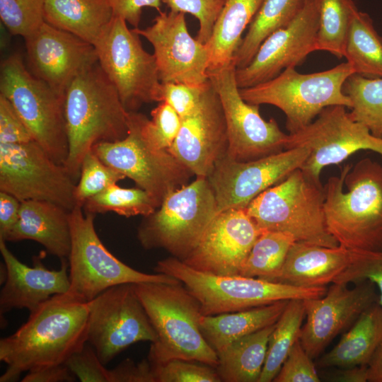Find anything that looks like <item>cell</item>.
Masks as SVG:
<instances>
[{
    "label": "cell",
    "mask_w": 382,
    "mask_h": 382,
    "mask_svg": "<svg viewBox=\"0 0 382 382\" xmlns=\"http://www.w3.org/2000/svg\"><path fill=\"white\" fill-rule=\"evenodd\" d=\"M88 318V303L66 294L52 296L30 312L24 324L0 340V360L6 364L0 382L65 364L87 342Z\"/></svg>",
    "instance_id": "obj_1"
},
{
    "label": "cell",
    "mask_w": 382,
    "mask_h": 382,
    "mask_svg": "<svg viewBox=\"0 0 382 382\" xmlns=\"http://www.w3.org/2000/svg\"><path fill=\"white\" fill-rule=\"evenodd\" d=\"M323 189L326 226L339 245L382 251V165L370 158L346 164Z\"/></svg>",
    "instance_id": "obj_2"
},
{
    "label": "cell",
    "mask_w": 382,
    "mask_h": 382,
    "mask_svg": "<svg viewBox=\"0 0 382 382\" xmlns=\"http://www.w3.org/2000/svg\"><path fill=\"white\" fill-rule=\"evenodd\" d=\"M64 108L69 142L64 166L76 181L81 162L93 146L126 137L129 112L98 62L71 82Z\"/></svg>",
    "instance_id": "obj_3"
},
{
    "label": "cell",
    "mask_w": 382,
    "mask_h": 382,
    "mask_svg": "<svg viewBox=\"0 0 382 382\" xmlns=\"http://www.w3.org/2000/svg\"><path fill=\"white\" fill-rule=\"evenodd\" d=\"M134 289L156 333L148 354L151 364L180 359L217 366V353L200 329L199 303L182 283L143 282Z\"/></svg>",
    "instance_id": "obj_4"
},
{
    "label": "cell",
    "mask_w": 382,
    "mask_h": 382,
    "mask_svg": "<svg viewBox=\"0 0 382 382\" xmlns=\"http://www.w3.org/2000/svg\"><path fill=\"white\" fill-rule=\"evenodd\" d=\"M156 273L177 279L199 301L204 316L250 309L279 301L323 296L326 286L303 288L241 275H217L193 269L180 259L157 262Z\"/></svg>",
    "instance_id": "obj_5"
},
{
    "label": "cell",
    "mask_w": 382,
    "mask_h": 382,
    "mask_svg": "<svg viewBox=\"0 0 382 382\" xmlns=\"http://www.w3.org/2000/svg\"><path fill=\"white\" fill-rule=\"evenodd\" d=\"M323 203L322 184L298 168L259 195L245 209L262 231L286 233L297 242L337 247L326 226Z\"/></svg>",
    "instance_id": "obj_6"
},
{
    "label": "cell",
    "mask_w": 382,
    "mask_h": 382,
    "mask_svg": "<svg viewBox=\"0 0 382 382\" xmlns=\"http://www.w3.org/2000/svg\"><path fill=\"white\" fill-rule=\"evenodd\" d=\"M354 71L347 62L311 74H301L296 67L284 69L274 78L257 85L239 88L242 98L250 104L271 105L286 116L289 134L310 124L325 108L352 107L343 86Z\"/></svg>",
    "instance_id": "obj_7"
},
{
    "label": "cell",
    "mask_w": 382,
    "mask_h": 382,
    "mask_svg": "<svg viewBox=\"0 0 382 382\" xmlns=\"http://www.w3.org/2000/svg\"><path fill=\"white\" fill-rule=\"evenodd\" d=\"M218 213L215 195L207 178L196 177L168 193L159 207L144 216L137 238L145 249L162 248L183 260Z\"/></svg>",
    "instance_id": "obj_8"
},
{
    "label": "cell",
    "mask_w": 382,
    "mask_h": 382,
    "mask_svg": "<svg viewBox=\"0 0 382 382\" xmlns=\"http://www.w3.org/2000/svg\"><path fill=\"white\" fill-rule=\"evenodd\" d=\"M95 214L76 205L69 213L71 250L69 259V297L88 302L106 289L123 284L180 283L165 274L137 270L114 256L103 245L94 226Z\"/></svg>",
    "instance_id": "obj_9"
},
{
    "label": "cell",
    "mask_w": 382,
    "mask_h": 382,
    "mask_svg": "<svg viewBox=\"0 0 382 382\" xmlns=\"http://www.w3.org/2000/svg\"><path fill=\"white\" fill-rule=\"evenodd\" d=\"M0 94L11 103L33 140L55 162L64 165L69 152L64 96L35 76L19 54L1 63Z\"/></svg>",
    "instance_id": "obj_10"
},
{
    "label": "cell",
    "mask_w": 382,
    "mask_h": 382,
    "mask_svg": "<svg viewBox=\"0 0 382 382\" xmlns=\"http://www.w3.org/2000/svg\"><path fill=\"white\" fill-rule=\"evenodd\" d=\"M145 115L128 113V132L122 139L100 142L92 148L106 165L150 193L159 207L170 192L187 184L193 174L168 150L153 146L142 133Z\"/></svg>",
    "instance_id": "obj_11"
},
{
    "label": "cell",
    "mask_w": 382,
    "mask_h": 382,
    "mask_svg": "<svg viewBox=\"0 0 382 382\" xmlns=\"http://www.w3.org/2000/svg\"><path fill=\"white\" fill-rule=\"evenodd\" d=\"M94 47L100 68L127 112L158 102L161 82L155 56L144 49L140 35L123 18L115 16Z\"/></svg>",
    "instance_id": "obj_12"
},
{
    "label": "cell",
    "mask_w": 382,
    "mask_h": 382,
    "mask_svg": "<svg viewBox=\"0 0 382 382\" xmlns=\"http://www.w3.org/2000/svg\"><path fill=\"white\" fill-rule=\"evenodd\" d=\"M76 181L34 140L0 144V191L21 202L40 200L71 211L76 206Z\"/></svg>",
    "instance_id": "obj_13"
},
{
    "label": "cell",
    "mask_w": 382,
    "mask_h": 382,
    "mask_svg": "<svg viewBox=\"0 0 382 382\" xmlns=\"http://www.w3.org/2000/svg\"><path fill=\"white\" fill-rule=\"evenodd\" d=\"M87 303V342L105 365L136 342L156 340L134 284L110 287Z\"/></svg>",
    "instance_id": "obj_14"
},
{
    "label": "cell",
    "mask_w": 382,
    "mask_h": 382,
    "mask_svg": "<svg viewBox=\"0 0 382 382\" xmlns=\"http://www.w3.org/2000/svg\"><path fill=\"white\" fill-rule=\"evenodd\" d=\"M299 146L310 150L301 169L317 183H321L323 168L338 165L359 151L370 150L382 156V138L353 120L342 105L325 108L307 126L288 134L285 149Z\"/></svg>",
    "instance_id": "obj_15"
},
{
    "label": "cell",
    "mask_w": 382,
    "mask_h": 382,
    "mask_svg": "<svg viewBox=\"0 0 382 382\" xmlns=\"http://www.w3.org/2000/svg\"><path fill=\"white\" fill-rule=\"evenodd\" d=\"M232 64L209 72L224 113L228 149L226 155L238 161H248L285 149L288 134L283 132L274 119L265 120L260 105L245 101L235 77Z\"/></svg>",
    "instance_id": "obj_16"
},
{
    "label": "cell",
    "mask_w": 382,
    "mask_h": 382,
    "mask_svg": "<svg viewBox=\"0 0 382 382\" xmlns=\"http://www.w3.org/2000/svg\"><path fill=\"white\" fill-rule=\"evenodd\" d=\"M310 150L294 147L248 161L226 154L207 178L215 195L218 212L246 209L262 192L301 168Z\"/></svg>",
    "instance_id": "obj_17"
},
{
    "label": "cell",
    "mask_w": 382,
    "mask_h": 382,
    "mask_svg": "<svg viewBox=\"0 0 382 382\" xmlns=\"http://www.w3.org/2000/svg\"><path fill=\"white\" fill-rule=\"evenodd\" d=\"M185 14L160 11L146 28H133L154 48L161 83L202 86L209 81V51L189 33Z\"/></svg>",
    "instance_id": "obj_18"
},
{
    "label": "cell",
    "mask_w": 382,
    "mask_h": 382,
    "mask_svg": "<svg viewBox=\"0 0 382 382\" xmlns=\"http://www.w3.org/2000/svg\"><path fill=\"white\" fill-rule=\"evenodd\" d=\"M335 282L319 298L304 300L306 323L300 342L312 359L319 357L339 334L347 330L368 308L378 302L376 286L369 280Z\"/></svg>",
    "instance_id": "obj_19"
},
{
    "label": "cell",
    "mask_w": 382,
    "mask_h": 382,
    "mask_svg": "<svg viewBox=\"0 0 382 382\" xmlns=\"http://www.w3.org/2000/svg\"><path fill=\"white\" fill-rule=\"evenodd\" d=\"M318 28L316 0H305L294 18L270 34L246 66L236 69L238 88H249L267 81L284 69L303 63L309 54L316 51Z\"/></svg>",
    "instance_id": "obj_20"
},
{
    "label": "cell",
    "mask_w": 382,
    "mask_h": 382,
    "mask_svg": "<svg viewBox=\"0 0 382 382\" xmlns=\"http://www.w3.org/2000/svg\"><path fill=\"white\" fill-rule=\"evenodd\" d=\"M262 232L245 209L219 212L197 246L182 261L206 273L239 275Z\"/></svg>",
    "instance_id": "obj_21"
},
{
    "label": "cell",
    "mask_w": 382,
    "mask_h": 382,
    "mask_svg": "<svg viewBox=\"0 0 382 382\" xmlns=\"http://www.w3.org/2000/svg\"><path fill=\"white\" fill-rule=\"evenodd\" d=\"M24 39L30 71L62 96L77 76L98 63L93 45L45 22Z\"/></svg>",
    "instance_id": "obj_22"
},
{
    "label": "cell",
    "mask_w": 382,
    "mask_h": 382,
    "mask_svg": "<svg viewBox=\"0 0 382 382\" xmlns=\"http://www.w3.org/2000/svg\"><path fill=\"white\" fill-rule=\"evenodd\" d=\"M227 149L224 113L210 81L197 109L182 118L178 136L168 151L196 177L207 178Z\"/></svg>",
    "instance_id": "obj_23"
},
{
    "label": "cell",
    "mask_w": 382,
    "mask_h": 382,
    "mask_svg": "<svg viewBox=\"0 0 382 382\" xmlns=\"http://www.w3.org/2000/svg\"><path fill=\"white\" fill-rule=\"evenodd\" d=\"M0 238V252L4 262L5 279L0 291V314L16 308L30 312L53 296L63 294L69 288V262L61 260L58 270L47 269L40 254L33 260V267L21 262Z\"/></svg>",
    "instance_id": "obj_24"
},
{
    "label": "cell",
    "mask_w": 382,
    "mask_h": 382,
    "mask_svg": "<svg viewBox=\"0 0 382 382\" xmlns=\"http://www.w3.org/2000/svg\"><path fill=\"white\" fill-rule=\"evenodd\" d=\"M352 250L295 241L273 282L303 288L333 283L352 260Z\"/></svg>",
    "instance_id": "obj_25"
},
{
    "label": "cell",
    "mask_w": 382,
    "mask_h": 382,
    "mask_svg": "<svg viewBox=\"0 0 382 382\" xmlns=\"http://www.w3.org/2000/svg\"><path fill=\"white\" fill-rule=\"evenodd\" d=\"M69 213L50 202L22 201L18 221L3 240L34 241L50 255L61 260L68 258L71 250Z\"/></svg>",
    "instance_id": "obj_26"
},
{
    "label": "cell",
    "mask_w": 382,
    "mask_h": 382,
    "mask_svg": "<svg viewBox=\"0 0 382 382\" xmlns=\"http://www.w3.org/2000/svg\"><path fill=\"white\" fill-rule=\"evenodd\" d=\"M382 344V306L378 302L364 311L340 340L318 361L320 368L368 366Z\"/></svg>",
    "instance_id": "obj_27"
},
{
    "label": "cell",
    "mask_w": 382,
    "mask_h": 382,
    "mask_svg": "<svg viewBox=\"0 0 382 382\" xmlns=\"http://www.w3.org/2000/svg\"><path fill=\"white\" fill-rule=\"evenodd\" d=\"M114 14L108 0H45L44 21L95 46Z\"/></svg>",
    "instance_id": "obj_28"
},
{
    "label": "cell",
    "mask_w": 382,
    "mask_h": 382,
    "mask_svg": "<svg viewBox=\"0 0 382 382\" xmlns=\"http://www.w3.org/2000/svg\"><path fill=\"white\" fill-rule=\"evenodd\" d=\"M289 301L232 313L204 316L200 329L209 345L219 352L232 342L265 327L274 325Z\"/></svg>",
    "instance_id": "obj_29"
},
{
    "label": "cell",
    "mask_w": 382,
    "mask_h": 382,
    "mask_svg": "<svg viewBox=\"0 0 382 382\" xmlns=\"http://www.w3.org/2000/svg\"><path fill=\"white\" fill-rule=\"evenodd\" d=\"M264 0H225L210 40L208 73L233 64L242 35L257 13Z\"/></svg>",
    "instance_id": "obj_30"
},
{
    "label": "cell",
    "mask_w": 382,
    "mask_h": 382,
    "mask_svg": "<svg viewBox=\"0 0 382 382\" xmlns=\"http://www.w3.org/2000/svg\"><path fill=\"white\" fill-rule=\"evenodd\" d=\"M275 323L242 337L217 352L215 369L221 381L257 382Z\"/></svg>",
    "instance_id": "obj_31"
},
{
    "label": "cell",
    "mask_w": 382,
    "mask_h": 382,
    "mask_svg": "<svg viewBox=\"0 0 382 382\" xmlns=\"http://www.w3.org/2000/svg\"><path fill=\"white\" fill-rule=\"evenodd\" d=\"M305 0H264L236 51L233 64L246 66L262 42L272 33L287 25L298 14Z\"/></svg>",
    "instance_id": "obj_32"
},
{
    "label": "cell",
    "mask_w": 382,
    "mask_h": 382,
    "mask_svg": "<svg viewBox=\"0 0 382 382\" xmlns=\"http://www.w3.org/2000/svg\"><path fill=\"white\" fill-rule=\"evenodd\" d=\"M344 57L354 74L367 78H382V37L368 13L358 10L354 15Z\"/></svg>",
    "instance_id": "obj_33"
},
{
    "label": "cell",
    "mask_w": 382,
    "mask_h": 382,
    "mask_svg": "<svg viewBox=\"0 0 382 382\" xmlns=\"http://www.w3.org/2000/svg\"><path fill=\"white\" fill-rule=\"evenodd\" d=\"M305 318L304 300L289 301L270 335L265 361L257 382L273 381L291 349L299 340Z\"/></svg>",
    "instance_id": "obj_34"
},
{
    "label": "cell",
    "mask_w": 382,
    "mask_h": 382,
    "mask_svg": "<svg viewBox=\"0 0 382 382\" xmlns=\"http://www.w3.org/2000/svg\"><path fill=\"white\" fill-rule=\"evenodd\" d=\"M318 28L316 50L330 52L341 59L345 56L352 18L358 11L354 0H316Z\"/></svg>",
    "instance_id": "obj_35"
},
{
    "label": "cell",
    "mask_w": 382,
    "mask_h": 382,
    "mask_svg": "<svg viewBox=\"0 0 382 382\" xmlns=\"http://www.w3.org/2000/svg\"><path fill=\"white\" fill-rule=\"evenodd\" d=\"M295 241L289 233L262 231L253 244L239 275L273 282Z\"/></svg>",
    "instance_id": "obj_36"
},
{
    "label": "cell",
    "mask_w": 382,
    "mask_h": 382,
    "mask_svg": "<svg viewBox=\"0 0 382 382\" xmlns=\"http://www.w3.org/2000/svg\"><path fill=\"white\" fill-rule=\"evenodd\" d=\"M343 91L352 101V118L382 138V78L353 74L345 82Z\"/></svg>",
    "instance_id": "obj_37"
},
{
    "label": "cell",
    "mask_w": 382,
    "mask_h": 382,
    "mask_svg": "<svg viewBox=\"0 0 382 382\" xmlns=\"http://www.w3.org/2000/svg\"><path fill=\"white\" fill-rule=\"evenodd\" d=\"M82 207L85 212L95 215L112 212L130 217L138 215L147 216L159 205L146 190L139 187L124 188L115 183L87 199Z\"/></svg>",
    "instance_id": "obj_38"
},
{
    "label": "cell",
    "mask_w": 382,
    "mask_h": 382,
    "mask_svg": "<svg viewBox=\"0 0 382 382\" xmlns=\"http://www.w3.org/2000/svg\"><path fill=\"white\" fill-rule=\"evenodd\" d=\"M125 178L124 175L104 163L91 149L81 162L75 188L76 205L83 207L87 199Z\"/></svg>",
    "instance_id": "obj_39"
},
{
    "label": "cell",
    "mask_w": 382,
    "mask_h": 382,
    "mask_svg": "<svg viewBox=\"0 0 382 382\" xmlns=\"http://www.w3.org/2000/svg\"><path fill=\"white\" fill-rule=\"evenodd\" d=\"M45 0H0L1 22L14 35L23 38L44 23Z\"/></svg>",
    "instance_id": "obj_40"
},
{
    "label": "cell",
    "mask_w": 382,
    "mask_h": 382,
    "mask_svg": "<svg viewBox=\"0 0 382 382\" xmlns=\"http://www.w3.org/2000/svg\"><path fill=\"white\" fill-rule=\"evenodd\" d=\"M151 120L145 115L142 133L154 147L168 150L179 132L182 119L168 103L161 102L151 112Z\"/></svg>",
    "instance_id": "obj_41"
},
{
    "label": "cell",
    "mask_w": 382,
    "mask_h": 382,
    "mask_svg": "<svg viewBox=\"0 0 382 382\" xmlns=\"http://www.w3.org/2000/svg\"><path fill=\"white\" fill-rule=\"evenodd\" d=\"M156 382H221L214 367L180 359L151 364Z\"/></svg>",
    "instance_id": "obj_42"
},
{
    "label": "cell",
    "mask_w": 382,
    "mask_h": 382,
    "mask_svg": "<svg viewBox=\"0 0 382 382\" xmlns=\"http://www.w3.org/2000/svg\"><path fill=\"white\" fill-rule=\"evenodd\" d=\"M369 280L379 290L378 303L382 306V251L352 250L347 268L335 282L349 284Z\"/></svg>",
    "instance_id": "obj_43"
},
{
    "label": "cell",
    "mask_w": 382,
    "mask_h": 382,
    "mask_svg": "<svg viewBox=\"0 0 382 382\" xmlns=\"http://www.w3.org/2000/svg\"><path fill=\"white\" fill-rule=\"evenodd\" d=\"M171 11L189 13L199 24L197 39L206 44L211 38L214 25L225 0H161Z\"/></svg>",
    "instance_id": "obj_44"
},
{
    "label": "cell",
    "mask_w": 382,
    "mask_h": 382,
    "mask_svg": "<svg viewBox=\"0 0 382 382\" xmlns=\"http://www.w3.org/2000/svg\"><path fill=\"white\" fill-rule=\"evenodd\" d=\"M312 358L298 340L291 349L274 382H319L320 377Z\"/></svg>",
    "instance_id": "obj_45"
},
{
    "label": "cell",
    "mask_w": 382,
    "mask_h": 382,
    "mask_svg": "<svg viewBox=\"0 0 382 382\" xmlns=\"http://www.w3.org/2000/svg\"><path fill=\"white\" fill-rule=\"evenodd\" d=\"M209 81L202 86L177 83H161L158 102L171 106L182 118L192 114L199 106Z\"/></svg>",
    "instance_id": "obj_46"
},
{
    "label": "cell",
    "mask_w": 382,
    "mask_h": 382,
    "mask_svg": "<svg viewBox=\"0 0 382 382\" xmlns=\"http://www.w3.org/2000/svg\"><path fill=\"white\" fill-rule=\"evenodd\" d=\"M76 378L82 382H110V370L99 359L87 342L65 363Z\"/></svg>",
    "instance_id": "obj_47"
},
{
    "label": "cell",
    "mask_w": 382,
    "mask_h": 382,
    "mask_svg": "<svg viewBox=\"0 0 382 382\" xmlns=\"http://www.w3.org/2000/svg\"><path fill=\"white\" fill-rule=\"evenodd\" d=\"M33 140L11 103L0 94V144H21Z\"/></svg>",
    "instance_id": "obj_48"
},
{
    "label": "cell",
    "mask_w": 382,
    "mask_h": 382,
    "mask_svg": "<svg viewBox=\"0 0 382 382\" xmlns=\"http://www.w3.org/2000/svg\"><path fill=\"white\" fill-rule=\"evenodd\" d=\"M110 370V382H156L148 359L137 364L127 359Z\"/></svg>",
    "instance_id": "obj_49"
},
{
    "label": "cell",
    "mask_w": 382,
    "mask_h": 382,
    "mask_svg": "<svg viewBox=\"0 0 382 382\" xmlns=\"http://www.w3.org/2000/svg\"><path fill=\"white\" fill-rule=\"evenodd\" d=\"M110 3L114 16L123 18L134 28H139L141 21L142 9L151 7L159 12L161 0H108Z\"/></svg>",
    "instance_id": "obj_50"
},
{
    "label": "cell",
    "mask_w": 382,
    "mask_h": 382,
    "mask_svg": "<svg viewBox=\"0 0 382 382\" xmlns=\"http://www.w3.org/2000/svg\"><path fill=\"white\" fill-rule=\"evenodd\" d=\"M76 377L66 364L50 366L28 371L23 382H72Z\"/></svg>",
    "instance_id": "obj_51"
},
{
    "label": "cell",
    "mask_w": 382,
    "mask_h": 382,
    "mask_svg": "<svg viewBox=\"0 0 382 382\" xmlns=\"http://www.w3.org/2000/svg\"><path fill=\"white\" fill-rule=\"evenodd\" d=\"M21 201L13 195L0 191V238H4L16 224Z\"/></svg>",
    "instance_id": "obj_52"
},
{
    "label": "cell",
    "mask_w": 382,
    "mask_h": 382,
    "mask_svg": "<svg viewBox=\"0 0 382 382\" xmlns=\"http://www.w3.org/2000/svg\"><path fill=\"white\" fill-rule=\"evenodd\" d=\"M323 374V378L332 382H366L368 381V366L346 368H331Z\"/></svg>",
    "instance_id": "obj_53"
},
{
    "label": "cell",
    "mask_w": 382,
    "mask_h": 382,
    "mask_svg": "<svg viewBox=\"0 0 382 382\" xmlns=\"http://www.w3.org/2000/svg\"><path fill=\"white\" fill-rule=\"evenodd\" d=\"M368 381L382 382V344L368 364Z\"/></svg>",
    "instance_id": "obj_54"
}]
</instances>
